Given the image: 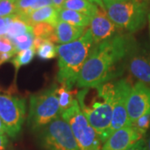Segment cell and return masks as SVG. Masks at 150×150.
Instances as JSON below:
<instances>
[{
  "instance_id": "1",
  "label": "cell",
  "mask_w": 150,
  "mask_h": 150,
  "mask_svg": "<svg viewBox=\"0 0 150 150\" xmlns=\"http://www.w3.org/2000/svg\"><path fill=\"white\" fill-rule=\"evenodd\" d=\"M134 47V38L123 33H117L102 43L94 44L79 73L76 86L93 88L121 76Z\"/></svg>"
},
{
  "instance_id": "2",
  "label": "cell",
  "mask_w": 150,
  "mask_h": 150,
  "mask_svg": "<svg viewBox=\"0 0 150 150\" xmlns=\"http://www.w3.org/2000/svg\"><path fill=\"white\" fill-rule=\"evenodd\" d=\"M93 45V38L88 28L79 39L57 46L59 56L57 79L61 85L70 90L76 85L79 73Z\"/></svg>"
},
{
  "instance_id": "3",
  "label": "cell",
  "mask_w": 150,
  "mask_h": 150,
  "mask_svg": "<svg viewBox=\"0 0 150 150\" xmlns=\"http://www.w3.org/2000/svg\"><path fill=\"white\" fill-rule=\"evenodd\" d=\"M95 95L88 103L78 100L81 110L88 123L99 136L103 144L108 138V129L112 120L115 81H110L93 88Z\"/></svg>"
},
{
  "instance_id": "4",
  "label": "cell",
  "mask_w": 150,
  "mask_h": 150,
  "mask_svg": "<svg viewBox=\"0 0 150 150\" xmlns=\"http://www.w3.org/2000/svg\"><path fill=\"white\" fill-rule=\"evenodd\" d=\"M109 18L121 31L134 33L145 24L148 2L140 0H123L105 4Z\"/></svg>"
},
{
  "instance_id": "5",
  "label": "cell",
  "mask_w": 150,
  "mask_h": 150,
  "mask_svg": "<svg viewBox=\"0 0 150 150\" xmlns=\"http://www.w3.org/2000/svg\"><path fill=\"white\" fill-rule=\"evenodd\" d=\"M56 89L54 85L30 97L28 123L33 131H39L62 114Z\"/></svg>"
},
{
  "instance_id": "6",
  "label": "cell",
  "mask_w": 150,
  "mask_h": 150,
  "mask_svg": "<svg viewBox=\"0 0 150 150\" xmlns=\"http://www.w3.org/2000/svg\"><path fill=\"white\" fill-rule=\"evenodd\" d=\"M61 117L69 124L79 150H101L100 138L83 113L76 98Z\"/></svg>"
},
{
  "instance_id": "7",
  "label": "cell",
  "mask_w": 150,
  "mask_h": 150,
  "mask_svg": "<svg viewBox=\"0 0 150 150\" xmlns=\"http://www.w3.org/2000/svg\"><path fill=\"white\" fill-rule=\"evenodd\" d=\"M39 143L44 150H79L69 124L60 117L39 130Z\"/></svg>"
},
{
  "instance_id": "8",
  "label": "cell",
  "mask_w": 150,
  "mask_h": 150,
  "mask_svg": "<svg viewBox=\"0 0 150 150\" xmlns=\"http://www.w3.org/2000/svg\"><path fill=\"white\" fill-rule=\"evenodd\" d=\"M26 116L24 98L0 91V118L8 135L15 139L22 130Z\"/></svg>"
},
{
  "instance_id": "9",
  "label": "cell",
  "mask_w": 150,
  "mask_h": 150,
  "mask_svg": "<svg viewBox=\"0 0 150 150\" xmlns=\"http://www.w3.org/2000/svg\"><path fill=\"white\" fill-rule=\"evenodd\" d=\"M132 86L126 79L115 81V93L112 120L108 129V137L125 126H130L127 111V101Z\"/></svg>"
},
{
  "instance_id": "10",
  "label": "cell",
  "mask_w": 150,
  "mask_h": 150,
  "mask_svg": "<svg viewBox=\"0 0 150 150\" xmlns=\"http://www.w3.org/2000/svg\"><path fill=\"white\" fill-rule=\"evenodd\" d=\"M149 109L150 87L141 82H137L132 86L127 101L129 124L132 125V123Z\"/></svg>"
},
{
  "instance_id": "11",
  "label": "cell",
  "mask_w": 150,
  "mask_h": 150,
  "mask_svg": "<svg viewBox=\"0 0 150 150\" xmlns=\"http://www.w3.org/2000/svg\"><path fill=\"white\" fill-rule=\"evenodd\" d=\"M125 69L139 82L150 87V54L137 49L135 45L129 54Z\"/></svg>"
},
{
  "instance_id": "12",
  "label": "cell",
  "mask_w": 150,
  "mask_h": 150,
  "mask_svg": "<svg viewBox=\"0 0 150 150\" xmlns=\"http://www.w3.org/2000/svg\"><path fill=\"white\" fill-rule=\"evenodd\" d=\"M89 25L94 44L102 43L118 33L117 26L109 18L106 10L100 7H98L96 14L91 18Z\"/></svg>"
},
{
  "instance_id": "13",
  "label": "cell",
  "mask_w": 150,
  "mask_h": 150,
  "mask_svg": "<svg viewBox=\"0 0 150 150\" xmlns=\"http://www.w3.org/2000/svg\"><path fill=\"white\" fill-rule=\"evenodd\" d=\"M143 137L132 125L125 126L112 133L103 143L101 150H128Z\"/></svg>"
},
{
  "instance_id": "14",
  "label": "cell",
  "mask_w": 150,
  "mask_h": 150,
  "mask_svg": "<svg viewBox=\"0 0 150 150\" xmlns=\"http://www.w3.org/2000/svg\"><path fill=\"white\" fill-rule=\"evenodd\" d=\"M59 9L56 8L54 6H48L33 11L22 19L32 27L41 23H47L56 27L59 21Z\"/></svg>"
},
{
  "instance_id": "15",
  "label": "cell",
  "mask_w": 150,
  "mask_h": 150,
  "mask_svg": "<svg viewBox=\"0 0 150 150\" xmlns=\"http://www.w3.org/2000/svg\"><path fill=\"white\" fill-rule=\"evenodd\" d=\"M59 44L71 43L79 39L85 32V28L77 27L66 22L59 20L55 27Z\"/></svg>"
},
{
  "instance_id": "16",
  "label": "cell",
  "mask_w": 150,
  "mask_h": 150,
  "mask_svg": "<svg viewBox=\"0 0 150 150\" xmlns=\"http://www.w3.org/2000/svg\"><path fill=\"white\" fill-rule=\"evenodd\" d=\"M59 20L66 22L77 27L88 28L90 24L91 18L77 11L60 8L59 10Z\"/></svg>"
},
{
  "instance_id": "17",
  "label": "cell",
  "mask_w": 150,
  "mask_h": 150,
  "mask_svg": "<svg viewBox=\"0 0 150 150\" xmlns=\"http://www.w3.org/2000/svg\"><path fill=\"white\" fill-rule=\"evenodd\" d=\"M62 8L79 12L92 18L96 14L98 7L88 0H66Z\"/></svg>"
},
{
  "instance_id": "18",
  "label": "cell",
  "mask_w": 150,
  "mask_h": 150,
  "mask_svg": "<svg viewBox=\"0 0 150 150\" xmlns=\"http://www.w3.org/2000/svg\"><path fill=\"white\" fill-rule=\"evenodd\" d=\"M33 27L28 25L26 22H24L20 17L18 14H13L12 16V19H11L9 26H8V29L5 36L8 39H13L18 36L23 34L25 33L32 31Z\"/></svg>"
},
{
  "instance_id": "19",
  "label": "cell",
  "mask_w": 150,
  "mask_h": 150,
  "mask_svg": "<svg viewBox=\"0 0 150 150\" xmlns=\"http://www.w3.org/2000/svg\"><path fill=\"white\" fill-rule=\"evenodd\" d=\"M33 32L35 38H41L43 40H50L54 43H58L55 27L49 23H41L35 24L33 26Z\"/></svg>"
},
{
  "instance_id": "20",
  "label": "cell",
  "mask_w": 150,
  "mask_h": 150,
  "mask_svg": "<svg viewBox=\"0 0 150 150\" xmlns=\"http://www.w3.org/2000/svg\"><path fill=\"white\" fill-rule=\"evenodd\" d=\"M36 54V48L34 47L23 50L21 52L18 53L15 57L10 59V62L15 68V72L16 74L22 66H25L30 64L33 59V57Z\"/></svg>"
},
{
  "instance_id": "21",
  "label": "cell",
  "mask_w": 150,
  "mask_h": 150,
  "mask_svg": "<svg viewBox=\"0 0 150 150\" xmlns=\"http://www.w3.org/2000/svg\"><path fill=\"white\" fill-rule=\"evenodd\" d=\"M34 39H35V36L32 30L12 39L11 42L13 44L14 50L17 54L23 50H26L33 47Z\"/></svg>"
},
{
  "instance_id": "22",
  "label": "cell",
  "mask_w": 150,
  "mask_h": 150,
  "mask_svg": "<svg viewBox=\"0 0 150 150\" xmlns=\"http://www.w3.org/2000/svg\"><path fill=\"white\" fill-rule=\"evenodd\" d=\"M38 57L43 60H49L57 57V46L50 40H43L36 48Z\"/></svg>"
},
{
  "instance_id": "23",
  "label": "cell",
  "mask_w": 150,
  "mask_h": 150,
  "mask_svg": "<svg viewBox=\"0 0 150 150\" xmlns=\"http://www.w3.org/2000/svg\"><path fill=\"white\" fill-rule=\"evenodd\" d=\"M56 93H57V96L59 98V105L61 108L62 112L67 110L68 108H69L73 105L75 98L74 97V93L72 90L67 88L65 86L61 85V87L57 88Z\"/></svg>"
},
{
  "instance_id": "24",
  "label": "cell",
  "mask_w": 150,
  "mask_h": 150,
  "mask_svg": "<svg viewBox=\"0 0 150 150\" xmlns=\"http://www.w3.org/2000/svg\"><path fill=\"white\" fill-rule=\"evenodd\" d=\"M132 126L144 138L150 129V109L132 123Z\"/></svg>"
},
{
  "instance_id": "25",
  "label": "cell",
  "mask_w": 150,
  "mask_h": 150,
  "mask_svg": "<svg viewBox=\"0 0 150 150\" xmlns=\"http://www.w3.org/2000/svg\"><path fill=\"white\" fill-rule=\"evenodd\" d=\"M16 14L15 0H1L0 1V17L6 18Z\"/></svg>"
},
{
  "instance_id": "26",
  "label": "cell",
  "mask_w": 150,
  "mask_h": 150,
  "mask_svg": "<svg viewBox=\"0 0 150 150\" xmlns=\"http://www.w3.org/2000/svg\"><path fill=\"white\" fill-rule=\"evenodd\" d=\"M37 0H15L16 4V14H18L20 18H23L26 16L28 11L30 9Z\"/></svg>"
},
{
  "instance_id": "27",
  "label": "cell",
  "mask_w": 150,
  "mask_h": 150,
  "mask_svg": "<svg viewBox=\"0 0 150 150\" xmlns=\"http://www.w3.org/2000/svg\"><path fill=\"white\" fill-rule=\"evenodd\" d=\"M13 53L16 54L13 44L6 36L0 37V54H8Z\"/></svg>"
},
{
  "instance_id": "28",
  "label": "cell",
  "mask_w": 150,
  "mask_h": 150,
  "mask_svg": "<svg viewBox=\"0 0 150 150\" xmlns=\"http://www.w3.org/2000/svg\"><path fill=\"white\" fill-rule=\"evenodd\" d=\"M48 6H54L52 0H37V2L30 8L29 10L28 11V13L26 16H28L29 13H33V11H36L38 9L42 8H44V7H48ZM26 16H24L23 18H25Z\"/></svg>"
},
{
  "instance_id": "29",
  "label": "cell",
  "mask_w": 150,
  "mask_h": 150,
  "mask_svg": "<svg viewBox=\"0 0 150 150\" xmlns=\"http://www.w3.org/2000/svg\"><path fill=\"white\" fill-rule=\"evenodd\" d=\"M128 150H148L146 140L144 139V138H143V139H141L139 141H137Z\"/></svg>"
},
{
  "instance_id": "30",
  "label": "cell",
  "mask_w": 150,
  "mask_h": 150,
  "mask_svg": "<svg viewBox=\"0 0 150 150\" xmlns=\"http://www.w3.org/2000/svg\"><path fill=\"white\" fill-rule=\"evenodd\" d=\"M8 144V139L5 134H0V150H4Z\"/></svg>"
},
{
  "instance_id": "31",
  "label": "cell",
  "mask_w": 150,
  "mask_h": 150,
  "mask_svg": "<svg viewBox=\"0 0 150 150\" xmlns=\"http://www.w3.org/2000/svg\"><path fill=\"white\" fill-rule=\"evenodd\" d=\"M52 1H53V4L54 7L58 9H60L63 8V5L66 0H52Z\"/></svg>"
},
{
  "instance_id": "32",
  "label": "cell",
  "mask_w": 150,
  "mask_h": 150,
  "mask_svg": "<svg viewBox=\"0 0 150 150\" xmlns=\"http://www.w3.org/2000/svg\"><path fill=\"white\" fill-rule=\"evenodd\" d=\"M88 1L91 2L92 4H96L97 6H99L100 8H103V9H105V6H104V4H103V0H88Z\"/></svg>"
},
{
  "instance_id": "33",
  "label": "cell",
  "mask_w": 150,
  "mask_h": 150,
  "mask_svg": "<svg viewBox=\"0 0 150 150\" xmlns=\"http://www.w3.org/2000/svg\"><path fill=\"white\" fill-rule=\"evenodd\" d=\"M6 133V129L2 119L0 118V134H4Z\"/></svg>"
},
{
  "instance_id": "34",
  "label": "cell",
  "mask_w": 150,
  "mask_h": 150,
  "mask_svg": "<svg viewBox=\"0 0 150 150\" xmlns=\"http://www.w3.org/2000/svg\"><path fill=\"white\" fill-rule=\"evenodd\" d=\"M118 1H123V0H103V4H108L109 3H112V2H118Z\"/></svg>"
},
{
  "instance_id": "35",
  "label": "cell",
  "mask_w": 150,
  "mask_h": 150,
  "mask_svg": "<svg viewBox=\"0 0 150 150\" xmlns=\"http://www.w3.org/2000/svg\"><path fill=\"white\" fill-rule=\"evenodd\" d=\"M146 140V144H147V148H148V150H150V134L149 135L148 139Z\"/></svg>"
},
{
  "instance_id": "36",
  "label": "cell",
  "mask_w": 150,
  "mask_h": 150,
  "mask_svg": "<svg viewBox=\"0 0 150 150\" xmlns=\"http://www.w3.org/2000/svg\"><path fill=\"white\" fill-rule=\"evenodd\" d=\"M148 18H150V12H149V15H148Z\"/></svg>"
},
{
  "instance_id": "37",
  "label": "cell",
  "mask_w": 150,
  "mask_h": 150,
  "mask_svg": "<svg viewBox=\"0 0 150 150\" xmlns=\"http://www.w3.org/2000/svg\"><path fill=\"white\" fill-rule=\"evenodd\" d=\"M149 32H150V18H149Z\"/></svg>"
},
{
  "instance_id": "38",
  "label": "cell",
  "mask_w": 150,
  "mask_h": 150,
  "mask_svg": "<svg viewBox=\"0 0 150 150\" xmlns=\"http://www.w3.org/2000/svg\"><path fill=\"white\" fill-rule=\"evenodd\" d=\"M0 1H1V0H0Z\"/></svg>"
}]
</instances>
